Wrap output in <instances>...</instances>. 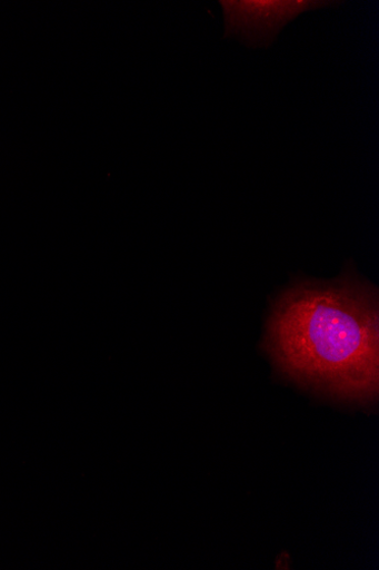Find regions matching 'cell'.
Instances as JSON below:
<instances>
[{
	"label": "cell",
	"instance_id": "7a4b0ae2",
	"mask_svg": "<svg viewBox=\"0 0 379 570\" xmlns=\"http://www.w3.org/2000/svg\"><path fill=\"white\" fill-rule=\"evenodd\" d=\"M226 39L236 38L248 48H269L283 28L307 11L336 8L342 2L323 0H221Z\"/></svg>",
	"mask_w": 379,
	"mask_h": 570
},
{
	"label": "cell",
	"instance_id": "6da1fadb",
	"mask_svg": "<svg viewBox=\"0 0 379 570\" xmlns=\"http://www.w3.org/2000/svg\"><path fill=\"white\" fill-rule=\"evenodd\" d=\"M377 294L352 279L300 284L281 296L266 347L298 383L340 399L371 402L379 386Z\"/></svg>",
	"mask_w": 379,
	"mask_h": 570
}]
</instances>
